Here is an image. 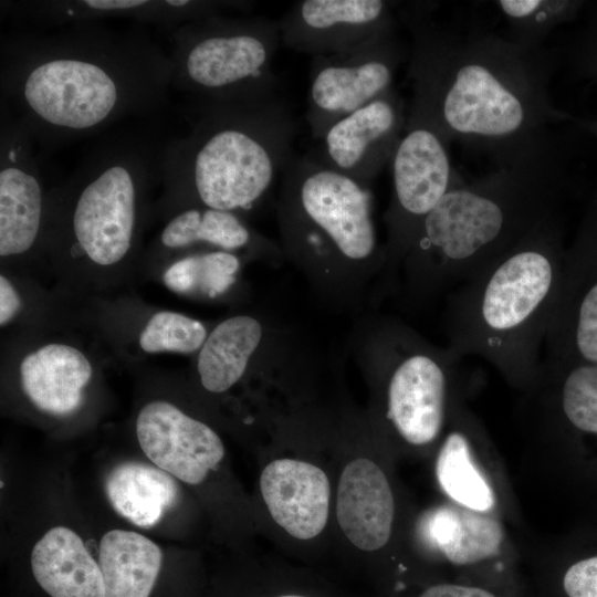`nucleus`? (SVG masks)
<instances>
[{
	"label": "nucleus",
	"instance_id": "nucleus-14",
	"mask_svg": "<svg viewBox=\"0 0 597 597\" xmlns=\"http://www.w3.org/2000/svg\"><path fill=\"white\" fill-rule=\"evenodd\" d=\"M1 13L38 28L127 19L170 33L227 10L248 11L251 1L237 0H22L1 1Z\"/></svg>",
	"mask_w": 597,
	"mask_h": 597
},
{
	"label": "nucleus",
	"instance_id": "nucleus-15",
	"mask_svg": "<svg viewBox=\"0 0 597 597\" xmlns=\"http://www.w3.org/2000/svg\"><path fill=\"white\" fill-rule=\"evenodd\" d=\"M35 142L0 103V255L28 252L43 223L44 191Z\"/></svg>",
	"mask_w": 597,
	"mask_h": 597
},
{
	"label": "nucleus",
	"instance_id": "nucleus-24",
	"mask_svg": "<svg viewBox=\"0 0 597 597\" xmlns=\"http://www.w3.org/2000/svg\"><path fill=\"white\" fill-rule=\"evenodd\" d=\"M269 326L255 316L242 314L220 322L208 333L197 359L202 387L222 394L239 383Z\"/></svg>",
	"mask_w": 597,
	"mask_h": 597
},
{
	"label": "nucleus",
	"instance_id": "nucleus-8",
	"mask_svg": "<svg viewBox=\"0 0 597 597\" xmlns=\"http://www.w3.org/2000/svg\"><path fill=\"white\" fill-rule=\"evenodd\" d=\"M350 342L356 362L381 386L385 416L395 432L415 447L436 441L447 420L452 380L464 358L388 315L362 317Z\"/></svg>",
	"mask_w": 597,
	"mask_h": 597
},
{
	"label": "nucleus",
	"instance_id": "nucleus-18",
	"mask_svg": "<svg viewBox=\"0 0 597 597\" xmlns=\"http://www.w3.org/2000/svg\"><path fill=\"white\" fill-rule=\"evenodd\" d=\"M260 490L272 519L291 536L310 540L324 530L331 484L321 468L296 459L274 460L260 475Z\"/></svg>",
	"mask_w": 597,
	"mask_h": 597
},
{
	"label": "nucleus",
	"instance_id": "nucleus-1",
	"mask_svg": "<svg viewBox=\"0 0 597 597\" xmlns=\"http://www.w3.org/2000/svg\"><path fill=\"white\" fill-rule=\"evenodd\" d=\"M399 7L398 17L412 34L406 124L483 153L498 167L549 150L548 126L562 114L549 101L545 48L438 24L431 3Z\"/></svg>",
	"mask_w": 597,
	"mask_h": 597
},
{
	"label": "nucleus",
	"instance_id": "nucleus-11",
	"mask_svg": "<svg viewBox=\"0 0 597 597\" xmlns=\"http://www.w3.org/2000/svg\"><path fill=\"white\" fill-rule=\"evenodd\" d=\"M406 56L396 30L338 53L312 56L305 117L313 139L394 88L395 75Z\"/></svg>",
	"mask_w": 597,
	"mask_h": 597
},
{
	"label": "nucleus",
	"instance_id": "nucleus-22",
	"mask_svg": "<svg viewBox=\"0 0 597 597\" xmlns=\"http://www.w3.org/2000/svg\"><path fill=\"white\" fill-rule=\"evenodd\" d=\"M20 373L29 399L45 412L63 416L81 405L92 366L74 347L48 344L24 357Z\"/></svg>",
	"mask_w": 597,
	"mask_h": 597
},
{
	"label": "nucleus",
	"instance_id": "nucleus-31",
	"mask_svg": "<svg viewBox=\"0 0 597 597\" xmlns=\"http://www.w3.org/2000/svg\"><path fill=\"white\" fill-rule=\"evenodd\" d=\"M207 336L201 322L180 313L163 311L149 318L139 336V345L146 353L190 354L200 350Z\"/></svg>",
	"mask_w": 597,
	"mask_h": 597
},
{
	"label": "nucleus",
	"instance_id": "nucleus-16",
	"mask_svg": "<svg viewBox=\"0 0 597 597\" xmlns=\"http://www.w3.org/2000/svg\"><path fill=\"white\" fill-rule=\"evenodd\" d=\"M399 2L301 0L280 19L283 46L312 56L338 53L396 30Z\"/></svg>",
	"mask_w": 597,
	"mask_h": 597
},
{
	"label": "nucleus",
	"instance_id": "nucleus-17",
	"mask_svg": "<svg viewBox=\"0 0 597 597\" xmlns=\"http://www.w3.org/2000/svg\"><path fill=\"white\" fill-rule=\"evenodd\" d=\"M136 436L154 465L192 485L201 483L224 457L214 430L164 400L140 409Z\"/></svg>",
	"mask_w": 597,
	"mask_h": 597
},
{
	"label": "nucleus",
	"instance_id": "nucleus-13",
	"mask_svg": "<svg viewBox=\"0 0 597 597\" xmlns=\"http://www.w3.org/2000/svg\"><path fill=\"white\" fill-rule=\"evenodd\" d=\"M545 358L597 364V209L565 251Z\"/></svg>",
	"mask_w": 597,
	"mask_h": 597
},
{
	"label": "nucleus",
	"instance_id": "nucleus-4",
	"mask_svg": "<svg viewBox=\"0 0 597 597\" xmlns=\"http://www.w3.org/2000/svg\"><path fill=\"white\" fill-rule=\"evenodd\" d=\"M556 213L483 272L448 293L447 346L480 357L515 385L534 383L559 292L564 255Z\"/></svg>",
	"mask_w": 597,
	"mask_h": 597
},
{
	"label": "nucleus",
	"instance_id": "nucleus-33",
	"mask_svg": "<svg viewBox=\"0 0 597 597\" xmlns=\"http://www.w3.org/2000/svg\"><path fill=\"white\" fill-rule=\"evenodd\" d=\"M21 308V300L10 281L0 276V324L3 326Z\"/></svg>",
	"mask_w": 597,
	"mask_h": 597
},
{
	"label": "nucleus",
	"instance_id": "nucleus-30",
	"mask_svg": "<svg viewBox=\"0 0 597 597\" xmlns=\"http://www.w3.org/2000/svg\"><path fill=\"white\" fill-rule=\"evenodd\" d=\"M505 20L510 39L531 49L544 48L548 33L566 21L577 2L567 0H500L494 2Z\"/></svg>",
	"mask_w": 597,
	"mask_h": 597
},
{
	"label": "nucleus",
	"instance_id": "nucleus-6",
	"mask_svg": "<svg viewBox=\"0 0 597 597\" xmlns=\"http://www.w3.org/2000/svg\"><path fill=\"white\" fill-rule=\"evenodd\" d=\"M190 132L168 140L163 181L186 206L254 210L294 155L297 123L279 96L252 103L196 102ZM185 206V207H186Z\"/></svg>",
	"mask_w": 597,
	"mask_h": 597
},
{
	"label": "nucleus",
	"instance_id": "nucleus-20",
	"mask_svg": "<svg viewBox=\"0 0 597 597\" xmlns=\"http://www.w3.org/2000/svg\"><path fill=\"white\" fill-rule=\"evenodd\" d=\"M160 243L167 249L208 245L234 254L250 250L271 263L285 259L280 244L255 232L240 214L205 206L181 207L164 227Z\"/></svg>",
	"mask_w": 597,
	"mask_h": 597
},
{
	"label": "nucleus",
	"instance_id": "nucleus-34",
	"mask_svg": "<svg viewBox=\"0 0 597 597\" xmlns=\"http://www.w3.org/2000/svg\"><path fill=\"white\" fill-rule=\"evenodd\" d=\"M419 597H495L478 587L440 584L426 589Z\"/></svg>",
	"mask_w": 597,
	"mask_h": 597
},
{
	"label": "nucleus",
	"instance_id": "nucleus-35",
	"mask_svg": "<svg viewBox=\"0 0 597 597\" xmlns=\"http://www.w3.org/2000/svg\"><path fill=\"white\" fill-rule=\"evenodd\" d=\"M279 597H305V596H301V595H282V596H279Z\"/></svg>",
	"mask_w": 597,
	"mask_h": 597
},
{
	"label": "nucleus",
	"instance_id": "nucleus-25",
	"mask_svg": "<svg viewBox=\"0 0 597 597\" xmlns=\"http://www.w3.org/2000/svg\"><path fill=\"white\" fill-rule=\"evenodd\" d=\"M105 491L113 509L140 527L157 524L178 496L172 475L156 465L136 461L113 468L106 476Z\"/></svg>",
	"mask_w": 597,
	"mask_h": 597
},
{
	"label": "nucleus",
	"instance_id": "nucleus-23",
	"mask_svg": "<svg viewBox=\"0 0 597 597\" xmlns=\"http://www.w3.org/2000/svg\"><path fill=\"white\" fill-rule=\"evenodd\" d=\"M423 543L455 565L479 563L498 555L503 528L488 513L458 504L427 512L419 524Z\"/></svg>",
	"mask_w": 597,
	"mask_h": 597
},
{
	"label": "nucleus",
	"instance_id": "nucleus-26",
	"mask_svg": "<svg viewBox=\"0 0 597 597\" xmlns=\"http://www.w3.org/2000/svg\"><path fill=\"white\" fill-rule=\"evenodd\" d=\"M157 544L133 531L112 530L100 543L105 597H149L160 570Z\"/></svg>",
	"mask_w": 597,
	"mask_h": 597
},
{
	"label": "nucleus",
	"instance_id": "nucleus-7",
	"mask_svg": "<svg viewBox=\"0 0 597 597\" xmlns=\"http://www.w3.org/2000/svg\"><path fill=\"white\" fill-rule=\"evenodd\" d=\"M166 144L144 132L109 135L60 190L73 248L95 264L113 265L132 249L144 196L163 181Z\"/></svg>",
	"mask_w": 597,
	"mask_h": 597
},
{
	"label": "nucleus",
	"instance_id": "nucleus-5",
	"mask_svg": "<svg viewBox=\"0 0 597 597\" xmlns=\"http://www.w3.org/2000/svg\"><path fill=\"white\" fill-rule=\"evenodd\" d=\"M280 247L328 305L356 310L381 285L385 244L378 240L370 187L307 155L292 156L281 175Z\"/></svg>",
	"mask_w": 597,
	"mask_h": 597
},
{
	"label": "nucleus",
	"instance_id": "nucleus-27",
	"mask_svg": "<svg viewBox=\"0 0 597 597\" xmlns=\"http://www.w3.org/2000/svg\"><path fill=\"white\" fill-rule=\"evenodd\" d=\"M472 457L468 432L459 427L452 429L438 453L437 480L441 490L457 504L489 513L495 504L494 492Z\"/></svg>",
	"mask_w": 597,
	"mask_h": 597
},
{
	"label": "nucleus",
	"instance_id": "nucleus-9",
	"mask_svg": "<svg viewBox=\"0 0 597 597\" xmlns=\"http://www.w3.org/2000/svg\"><path fill=\"white\" fill-rule=\"evenodd\" d=\"M171 87L196 102L252 103L279 96L273 61L279 21L224 13L170 33Z\"/></svg>",
	"mask_w": 597,
	"mask_h": 597
},
{
	"label": "nucleus",
	"instance_id": "nucleus-12",
	"mask_svg": "<svg viewBox=\"0 0 597 597\" xmlns=\"http://www.w3.org/2000/svg\"><path fill=\"white\" fill-rule=\"evenodd\" d=\"M408 112L391 88L369 104L333 123L306 154L321 165L370 187L402 136Z\"/></svg>",
	"mask_w": 597,
	"mask_h": 597
},
{
	"label": "nucleus",
	"instance_id": "nucleus-32",
	"mask_svg": "<svg viewBox=\"0 0 597 597\" xmlns=\"http://www.w3.org/2000/svg\"><path fill=\"white\" fill-rule=\"evenodd\" d=\"M568 597H597V556L573 564L564 575Z\"/></svg>",
	"mask_w": 597,
	"mask_h": 597
},
{
	"label": "nucleus",
	"instance_id": "nucleus-28",
	"mask_svg": "<svg viewBox=\"0 0 597 597\" xmlns=\"http://www.w3.org/2000/svg\"><path fill=\"white\" fill-rule=\"evenodd\" d=\"M538 371L554 383L565 421L579 432L597 436V364L543 357Z\"/></svg>",
	"mask_w": 597,
	"mask_h": 597
},
{
	"label": "nucleus",
	"instance_id": "nucleus-19",
	"mask_svg": "<svg viewBox=\"0 0 597 597\" xmlns=\"http://www.w3.org/2000/svg\"><path fill=\"white\" fill-rule=\"evenodd\" d=\"M395 501L384 471L367 458L348 462L338 480L337 522L357 548L373 552L389 541Z\"/></svg>",
	"mask_w": 597,
	"mask_h": 597
},
{
	"label": "nucleus",
	"instance_id": "nucleus-2",
	"mask_svg": "<svg viewBox=\"0 0 597 597\" xmlns=\"http://www.w3.org/2000/svg\"><path fill=\"white\" fill-rule=\"evenodd\" d=\"M0 41L1 103L50 147L161 106L172 67L144 25L81 22Z\"/></svg>",
	"mask_w": 597,
	"mask_h": 597
},
{
	"label": "nucleus",
	"instance_id": "nucleus-3",
	"mask_svg": "<svg viewBox=\"0 0 597 597\" xmlns=\"http://www.w3.org/2000/svg\"><path fill=\"white\" fill-rule=\"evenodd\" d=\"M557 195L549 150L455 186L421 223L395 289L417 304L451 292L555 214Z\"/></svg>",
	"mask_w": 597,
	"mask_h": 597
},
{
	"label": "nucleus",
	"instance_id": "nucleus-29",
	"mask_svg": "<svg viewBox=\"0 0 597 597\" xmlns=\"http://www.w3.org/2000/svg\"><path fill=\"white\" fill-rule=\"evenodd\" d=\"M240 264L239 256L227 251L195 253L171 264L164 283L179 294L216 298L235 283Z\"/></svg>",
	"mask_w": 597,
	"mask_h": 597
},
{
	"label": "nucleus",
	"instance_id": "nucleus-10",
	"mask_svg": "<svg viewBox=\"0 0 597 597\" xmlns=\"http://www.w3.org/2000/svg\"><path fill=\"white\" fill-rule=\"evenodd\" d=\"M448 145L426 126H405L389 164L392 189L384 214L387 240L383 290L395 289L401 262L427 216L452 188L465 181L452 166Z\"/></svg>",
	"mask_w": 597,
	"mask_h": 597
},
{
	"label": "nucleus",
	"instance_id": "nucleus-21",
	"mask_svg": "<svg viewBox=\"0 0 597 597\" xmlns=\"http://www.w3.org/2000/svg\"><path fill=\"white\" fill-rule=\"evenodd\" d=\"M31 568L51 597H105L100 564L71 528L49 530L32 549Z\"/></svg>",
	"mask_w": 597,
	"mask_h": 597
}]
</instances>
